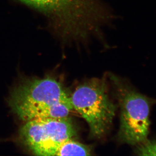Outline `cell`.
I'll return each instance as SVG.
<instances>
[{"mask_svg":"<svg viewBox=\"0 0 156 156\" xmlns=\"http://www.w3.org/2000/svg\"><path fill=\"white\" fill-rule=\"evenodd\" d=\"M69 98L55 79H34L27 80L14 89L9 104L20 119L27 122L48 118L54 105Z\"/></svg>","mask_w":156,"mask_h":156,"instance_id":"cell-1","label":"cell"},{"mask_svg":"<svg viewBox=\"0 0 156 156\" xmlns=\"http://www.w3.org/2000/svg\"><path fill=\"white\" fill-rule=\"evenodd\" d=\"M21 1L53 17L66 37H84L95 28L101 17L95 0Z\"/></svg>","mask_w":156,"mask_h":156,"instance_id":"cell-2","label":"cell"},{"mask_svg":"<svg viewBox=\"0 0 156 156\" xmlns=\"http://www.w3.org/2000/svg\"><path fill=\"white\" fill-rule=\"evenodd\" d=\"M73 108L88 123L90 135L99 138L110 128L115 105L109 97L104 80L93 79L77 87L70 96Z\"/></svg>","mask_w":156,"mask_h":156,"instance_id":"cell-3","label":"cell"},{"mask_svg":"<svg viewBox=\"0 0 156 156\" xmlns=\"http://www.w3.org/2000/svg\"><path fill=\"white\" fill-rule=\"evenodd\" d=\"M112 77L120 108L119 139L130 145H138L146 140L149 133L152 100L132 90L115 76Z\"/></svg>","mask_w":156,"mask_h":156,"instance_id":"cell-4","label":"cell"},{"mask_svg":"<svg viewBox=\"0 0 156 156\" xmlns=\"http://www.w3.org/2000/svg\"><path fill=\"white\" fill-rule=\"evenodd\" d=\"M76 135L72 122L68 117L30 120L20 130L22 142L38 156H55L62 143Z\"/></svg>","mask_w":156,"mask_h":156,"instance_id":"cell-5","label":"cell"},{"mask_svg":"<svg viewBox=\"0 0 156 156\" xmlns=\"http://www.w3.org/2000/svg\"><path fill=\"white\" fill-rule=\"evenodd\" d=\"M91 153L89 147L70 139L59 145L55 156H89Z\"/></svg>","mask_w":156,"mask_h":156,"instance_id":"cell-6","label":"cell"},{"mask_svg":"<svg viewBox=\"0 0 156 156\" xmlns=\"http://www.w3.org/2000/svg\"><path fill=\"white\" fill-rule=\"evenodd\" d=\"M136 153L140 156H156V141L145 140L138 144Z\"/></svg>","mask_w":156,"mask_h":156,"instance_id":"cell-7","label":"cell"}]
</instances>
